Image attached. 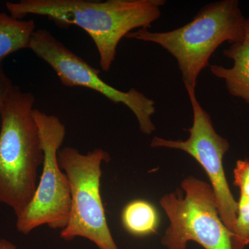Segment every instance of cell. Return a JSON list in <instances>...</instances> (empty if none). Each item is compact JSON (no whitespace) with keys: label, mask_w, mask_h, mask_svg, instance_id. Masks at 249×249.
Here are the masks:
<instances>
[{"label":"cell","mask_w":249,"mask_h":249,"mask_svg":"<svg viewBox=\"0 0 249 249\" xmlns=\"http://www.w3.org/2000/svg\"><path fill=\"white\" fill-rule=\"evenodd\" d=\"M165 4V0H22L6 6L16 19L36 15L60 27L81 28L96 45L101 69L108 71L121 40L132 31L151 28Z\"/></svg>","instance_id":"cell-1"},{"label":"cell","mask_w":249,"mask_h":249,"mask_svg":"<svg viewBox=\"0 0 249 249\" xmlns=\"http://www.w3.org/2000/svg\"><path fill=\"white\" fill-rule=\"evenodd\" d=\"M34 103L32 93L13 85L0 112V203L14 210L16 217L34 197L44 160Z\"/></svg>","instance_id":"cell-2"},{"label":"cell","mask_w":249,"mask_h":249,"mask_svg":"<svg viewBox=\"0 0 249 249\" xmlns=\"http://www.w3.org/2000/svg\"><path fill=\"white\" fill-rule=\"evenodd\" d=\"M247 18L237 0H221L203 6L191 22L174 30L138 29L127 38L157 44L176 60L185 88L196 89L198 77L218 47L243 40Z\"/></svg>","instance_id":"cell-3"},{"label":"cell","mask_w":249,"mask_h":249,"mask_svg":"<svg viewBox=\"0 0 249 249\" xmlns=\"http://www.w3.org/2000/svg\"><path fill=\"white\" fill-rule=\"evenodd\" d=\"M59 165L68 178L71 191V211L68 223L60 232L63 240L88 239L99 249H119L108 227L101 196V164L110 160L101 148L83 155L76 148L59 150Z\"/></svg>","instance_id":"cell-4"},{"label":"cell","mask_w":249,"mask_h":249,"mask_svg":"<svg viewBox=\"0 0 249 249\" xmlns=\"http://www.w3.org/2000/svg\"><path fill=\"white\" fill-rule=\"evenodd\" d=\"M44 152L42 171L34 197L17 216L16 228L27 235L36 228L66 227L71 211V191L68 178L59 165L58 153L66 136V127L56 116L34 109Z\"/></svg>","instance_id":"cell-5"},{"label":"cell","mask_w":249,"mask_h":249,"mask_svg":"<svg viewBox=\"0 0 249 249\" xmlns=\"http://www.w3.org/2000/svg\"><path fill=\"white\" fill-rule=\"evenodd\" d=\"M185 197L175 193L160 199V205L170 219L162 237L168 249H186L194 241L205 249H232V233L219 217L212 186L188 177L181 183Z\"/></svg>","instance_id":"cell-6"},{"label":"cell","mask_w":249,"mask_h":249,"mask_svg":"<svg viewBox=\"0 0 249 249\" xmlns=\"http://www.w3.org/2000/svg\"><path fill=\"white\" fill-rule=\"evenodd\" d=\"M29 49L53 69L65 86L88 88L111 102L124 105L137 118L142 133L151 134L155 130L152 121L156 112L153 100L134 88L123 91L107 84L100 78L101 70L91 67L73 53L50 31L43 29L34 31Z\"/></svg>","instance_id":"cell-7"},{"label":"cell","mask_w":249,"mask_h":249,"mask_svg":"<svg viewBox=\"0 0 249 249\" xmlns=\"http://www.w3.org/2000/svg\"><path fill=\"white\" fill-rule=\"evenodd\" d=\"M186 89L193 113V125L187 129L189 138L186 141L168 140L155 137L150 146L182 150L197 160L211 181L219 217L232 236L237 220V202L229 188L223 165L229 142L216 132L211 116L196 98V89Z\"/></svg>","instance_id":"cell-8"},{"label":"cell","mask_w":249,"mask_h":249,"mask_svg":"<svg viewBox=\"0 0 249 249\" xmlns=\"http://www.w3.org/2000/svg\"><path fill=\"white\" fill-rule=\"evenodd\" d=\"M224 55L233 62L230 68L219 65H210V71L224 80L228 91L235 97L249 105V18L245 23L243 40L231 45L224 51Z\"/></svg>","instance_id":"cell-9"},{"label":"cell","mask_w":249,"mask_h":249,"mask_svg":"<svg viewBox=\"0 0 249 249\" xmlns=\"http://www.w3.org/2000/svg\"><path fill=\"white\" fill-rule=\"evenodd\" d=\"M35 31V22L32 19L22 20L0 13V65L11 54L29 49Z\"/></svg>","instance_id":"cell-10"},{"label":"cell","mask_w":249,"mask_h":249,"mask_svg":"<svg viewBox=\"0 0 249 249\" xmlns=\"http://www.w3.org/2000/svg\"><path fill=\"white\" fill-rule=\"evenodd\" d=\"M121 222L131 235L143 237L157 231L158 213L148 201L137 199L124 206L121 214Z\"/></svg>","instance_id":"cell-11"},{"label":"cell","mask_w":249,"mask_h":249,"mask_svg":"<svg viewBox=\"0 0 249 249\" xmlns=\"http://www.w3.org/2000/svg\"><path fill=\"white\" fill-rule=\"evenodd\" d=\"M231 242L232 249H244L249 245V198L240 196L237 202V220Z\"/></svg>","instance_id":"cell-12"},{"label":"cell","mask_w":249,"mask_h":249,"mask_svg":"<svg viewBox=\"0 0 249 249\" xmlns=\"http://www.w3.org/2000/svg\"><path fill=\"white\" fill-rule=\"evenodd\" d=\"M234 184L240 190V196L249 198V160H238L233 171Z\"/></svg>","instance_id":"cell-13"},{"label":"cell","mask_w":249,"mask_h":249,"mask_svg":"<svg viewBox=\"0 0 249 249\" xmlns=\"http://www.w3.org/2000/svg\"><path fill=\"white\" fill-rule=\"evenodd\" d=\"M13 85L11 80L5 73L2 66L0 65V112Z\"/></svg>","instance_id":"cell-14"},{"label":"cell","mask_w":249,"mask_h":249,"mask_svg":"<svg viewBox=\"0 0 249 249\" xmlns=\"http://www.w3.org/2000/svg\"><path fill=\"white\" fill-rule=\"evenodd\" d=\"M0 249H18L16 246L12 242L6 240V239L0 238Z\"/></svg>","instance_id":"cell-15"}]
</instances>
